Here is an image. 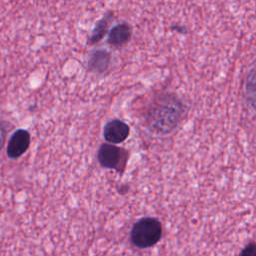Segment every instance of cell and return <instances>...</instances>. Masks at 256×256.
<instances>
[{
    "label": "cell",
    "mask_w": 256,
    "mask_h": 256,
    "mask_svg": "<svg viewBox=\"0 0 256 256\" xmlns=\"http://www.w3.org/2000/svg\"><path fill=\"white\" fill-rule=\"evenodd\" d=\"M182 111V105L175 97L165 96L150 107L147 116L148 125L152 130L167 133L177 125Z\"/></svg>",
    "instance_id": "obj_1"
},
{
    "label": "cell",
    "mask_w": 256,
    "mask_h": 256,
    "mask_svg": "<svg viewBox=\"0 0 256 256\" xmlns=\"http://www.w3.org/2000/svg\"><path fill=\"white\" fill-rule=\"evenodd\" d=\"M131 241L138 248H148L160 240L162 236V225L159 220L145 217L138 220L132 227Z\"/></svg>",
    "instance_id": "obj_2"
},
{
    "label": "cell",
    "mask_w": 256,
    "mask_h": 256,
    "mask_svg": "<svg viewBox=\"0 0 256 256\" xmlns=\"http://www.w3.org/2000/svg\"><path fill=\"white\" fill-rule=\"evenodd\" d=\"M127 153L122 148L112 144H102L98 151V160L103 167L122 170Z\"/></svg>",
    "instance_id": "obj_3"
},
{
    "label": "cell",
    "mask_w": 256,
    "mask_h": 256,
    "mask_svg": "<svg viewBox=\"0 0 256 256\" xmlns=\"http://www.w3.org/2000/svg\"><path fill=\"white\" fill-rule=\"evenodd\" d=\"M30 145V135L26 130L14 132L7 146V154L10 158H18L26 152Z\"/></svg>",
    "instance_id": "obj_4"
},
{
    "label": "cell",
    "mask_w": 256,
    "mask_h": 256,
    "mask_svg": "<svg viewBox=\"0 0 256 256\" xmlns=\"http://www.w3.org/2000/svg\"><path fill=\"white\" fill-rule=\"evenodd\" d=\"M129 135V126L119 120L114 119L108 122L104 127V138L110 143H121Z\"/></svg>",
    "instance_id": "obj_5"
},
{
    "label": "cell",
    "mask_w": 256,
    "mask_h": 256,
    "mask_svg": "<svg viewBox=\"0 0 256 256\" xmlns=\"http://www.w3.org/2000/svg\"><path fill=\"white\" fill-rule=\"evenodd\" d=\"M131 37V28L126 23H120L114 26L108 36V43L114 47H119L124 45L129 41Z\"/></svg>",
    "instance_id": "obj_6"
},
{
    "label": "cell",
    "mask_w": 256,
    "mask_h": 256,
    "mask_svg": "<svg viewBox=\"0 0 256 256\" xmlns=\"http://www.w3.org/2000/svg\"><path fill=\"white\" fill-rule=\"evenodd\" d=\"M110 64V54L105 50L94 51L88 60V68L93 72L103 73Z\"/></svg>",
    "instance_id": "obj_7"
},
{
    "label": "cell",
    "mask_w": 256,
    "mask_h": 256,
    "mask_svg": "<svg viewBox=\"0 0 256 256\" xmlns=\"http://www.w3.org/2000/svg\"><path fill=\"white\" fill-rule=\"evenodd\" d=\"M111 18H112L111 15H106L104 18H102L100 21L97 22V24L95 25L92 31V35L89 38V44H95L105 36V34L108 31Z\"/></svg>",
    "instance_id": "obj_8"
},
{
    "label": "cell",
    "mask_w": 256,
    "mask_h": 256,
    "mask_svg": "<svg viewBox=\"0 0 256 256\" xmlns=\"http://www.w3.org/2000/svg\"><path fill=\"white\" fill-rule=\"evenodd\" d=\"M246 94L250 104L256 108V66L253 67L247 77Z\"/></svg>",
    "instance_id": "obj_9"
},
{
    "label": "cell",
    "mask_w": 256,
    "mask_h": 256,
    "mask_svg": "<svg viewBox=\"0 0 256 256\" xmlns=\"http://www.w3.org/2000/svg\"><path fill=\"white\" fill-rule=\"evenodd\" d=\"M238 256H256V242H250Z\"/></svg>",
    "instance_id": "obj_10"
},
{
    "label": "cell",
    "mask_w": 256,
    "mask_h": 256,
    "mask_svg": "<svg viewBox=\"0 0 256 256\" xmlns=\"http://www.w3.org/2000/svg\"><path fill=\"white\" fill-rule=\"evenodd\" d=\"M6 134H7V130H6L5 124L3 122H0V151L3 148V145L5 143Z\"/></svg>",
    "instance_id": "obj_11"
}]
</instances>
